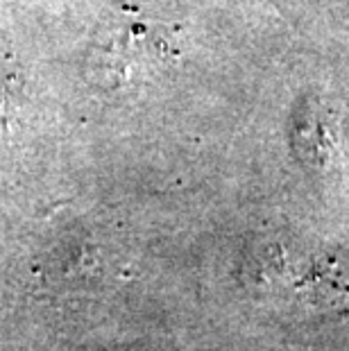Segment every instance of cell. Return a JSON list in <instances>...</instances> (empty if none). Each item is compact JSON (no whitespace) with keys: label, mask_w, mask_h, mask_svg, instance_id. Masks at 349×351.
Wrapping results in <instances>:
<instances>
[{"label":"cell","mask_w":349,"mask_h":351,"mask_svg":"<svg viewBox=\"0 0 349 351\" xmlns=\"http://www.w3.org/2000/svg\"><path fill=\"white\" fill-rule=\"evenodd\" d=\"M170 52L161 27L125 21L98 39L91 52V71L102 84L123 86L154 75L168 62Z\"/></svg>","instance_id":"6da1fadb"},{"label":"cell","mask_w":349,"mask_h":351,"mask_svg":"<svg viewBox=\"0 0 349 351\" xmlns=\"http://www.w3.org/2000/svg\"><path fill=\"white\" fill-rule=\"evenodd\" d=\"M21 104H19V91L14 86L3 84L0 86V136H7L14 130V123L19 121Z\"/></svg>","instance_id":"7a4b0ae2"}]
</instances>
